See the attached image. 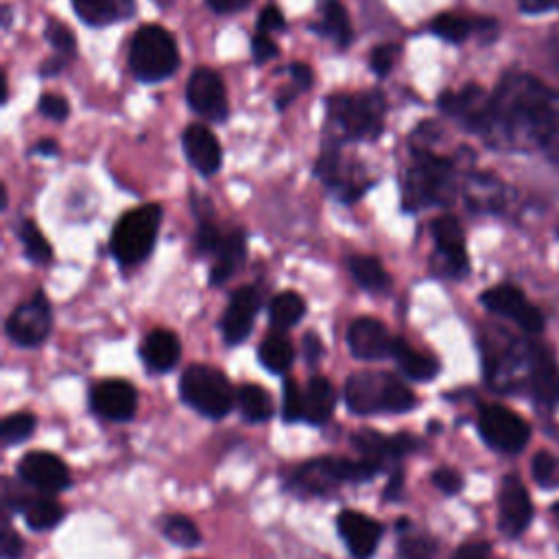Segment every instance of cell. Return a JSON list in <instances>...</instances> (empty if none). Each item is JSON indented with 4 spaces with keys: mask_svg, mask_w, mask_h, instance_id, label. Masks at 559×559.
<instances>
[{
    "mask_svg": "<svg viewBox=\"0 0 559 559\" xmlns=\"http://www.w3.org/2000/svg\"><path fill=\"white\" fill-rule=\"evenodd\" d=\"M487 133L515 148L559 153V92L531 74H507L491 96Z\"/></svg>",
    "mask_w": 559,
    "mask_h": 559,
    "instance_id": "cell-1",
    "label": "cell"
},
{
    "mask_svg": "<svg viewBox=\"0 0 559 559\" xmlns=\"http://www.w3.org/2000/svg\"><path fill=\"white\" fill-rule=\"evenodd\" d=\"M384 461L362 456L352 461L347 456H317L295 467L284 485L297 496H328L345 483H365L378 476Z\"/></svg>",
    "mask_w": 559,
    "mask_h": 559,
    "instance_id": "cell-2",
    "label": "cell"
},
{
    "mask_svg": "<svg viewBox=\"0 0 559 559\" xmlns=\"http://www.w3.org/2000/svg\"><path fill=\"white\" fill-rule=\"evenodd\" d=\"M345 404L356 415L408 413L417 400L393 373L358 371L345 380Z\"/></svg>",
    "mask_w": 559,
    "mask_h": 559,
    "instance_id": "cell-3",
    "label": "cell"
},
{
    "mask_svg": "<svg viewBox=\"0 0 559 559\" xmlns=\"http://www.w3.org/2000/svg\"><path fill=\"white\" fill-rule=\"evenodd\" d=\"M162 223V207L146 203L122 214L111 231L109 251L120 266H135L148 258L155 247Z\"/></svg>",
    "mask_w": 559,
    "mask_h": 559,
    "instance_id": "cell-4",
    "label": "cell"
},
{
    "mask_svg": "<svg viewBox=\"0 0 559 559\" xmlns=\"http://www.w3.org/2000/svg\"><path fill=\"white\" fill-rule=\"evenodd\" d=\"M179 393L190 408L210 419L225 417L236 402V391L227 376L210 365L186 367L179 378Z\"/></svg>",
    "mask_w": 559,
    "mask_h": 559,
    "instance_id": "cell-5",
    "label": "cell"
},
{
    "mask_svg": "<svg viewBox=\"0 0 559 559\" xmlns=\"http://www.w3.org/2000/svg\"><path fill=\"white\" fill-rule=\"evenodd\" d=\"M129 63L140 81H162L179 68L177 41L166 28L157 24L140 26L131 39Z\"/></svg>",
    "mask_w": 559,
    "mask_h": 559,
    "instance_id": "cell-6",
    "label": "cell"
},
{
    "mask_svg": "<svg viewBox=\"0 0 559 559\" xmlns=\"http://www.w3.org/2000/svg\"><path fill=\"white\" fill-rule=\"evenodd\" d=\"M328 111L347 138L369 140L382 131L384 98L380 92L334 94L328 98Z\"/></svg>",
    "mask_w": 559,
    "mask_h": 559,
    "instance_id": "cell-7",
    "label": "cell"
},
{
    "mask_svg": "<svg viewBox=\"0 0 559 559\" xmlns=\"http://www.w3.org/2000/svg\"><path fill=\"white\" fill-rule=\"evenodd\" d=\"M452 186V164L428 151L415 153V166L404 183V207L417 210L448 199Z\"/></svg>",
    "mask_w": 559,
    "mask_h": 559,
    "instance_id": "cell-8",
    "label": "cell"
},
{
    "mask_svg": "<svg viewBox=\"0 0 559 559\" xmlns=\"http://www.w3.org/2000/svg\"><path fill=\"white\" fill-rule=\"evenodd\" d=\"M52 330V310L41 290H35L26 301L17 304L7 317L4 332L20 347L41 345Z\"/></svg>",
    "mask_w": 559,
    "mask_h": 559,
    "instance_id": "cell-9",
    "label": "cell"
},
{
    "mask_svg": "<svg viewBox=\"0 0 559 559\" xmlns=\"http://www.w3.org/2000/svg\"><path fill=\"white\" fill-rule=\"evenodd\" d=\"M478 432L487 445L500 452H520L531 439L528 424L502 404H487L480 408Z\"/></svg>",
    "mask_w": 559,
    "mask_h": 559,
    "instance_id": "cell-10",
    "label": "cell"
},
{
    "mask_svg": "<svg viewBox=\"0 0 559 559\" xmlns=\"http://www.w3.org/2000/svg\"><path fill=\"white\" fill-rule=\"evenodd\" d=\"M480 301L487 310L513 321L526 332L535 334L544 330V314L537 310V306H533L526 299V295L518 286H511V284L491 286L480 295Z\"/></svg>",
    "mask_w": 559,
    "mask_h": 559,
    "instance_id": "cell-11",
    "label": "cell"
},
{
    "mask_svg": "<svg viewBox=\"0 0 559 559\" xmlns=\"http://www.w3.org/2000/svg\"><path fill=\"white\" fill-rule=\"evenodd\" d=\"M186 98L192 111L210 122H223L229 114L225 85L221 76L210 68H197L188 79Z\"/></svg>",
    "mask_w": 559,
    "mask_h": 559,
    "instance_id": "cell-12",
    "label": "cell"
},
{
    "mask_svg": "<svg viewBox=\"0 0 559 559\" xmlns=\"http://www.w3.org/2000/svg\"><path fill=\"white\" fill-rule=\"evenodd\" d=\"M17 476L26 483V487H33L44 493H57L61 489L70 487V472L66 463L50 452H28L17 463Z\"/></svg>",
    "mask_w": 559,
    "mask_h": 559,
    "instance_id": "cell-13",
    "label": "cell"
},
{
    "mask_svg": "<svg viewBox=\"0 0 559 559\" xmlns=\"http://www.w3.org/2000/svg\"><path fill=\"white\" fill-rule=\"evenodd\" d=\"M260 304H262L260 293L251 284L240 286L231 293L221 319V332L227 345H238L251 334Z\"/></svg>",
    "mask_w": 559,
    "mask_h": 559,
    "instance_id": "cell-14",
    "label": "cell"
},
{
    "mask_svg": "<svg viewBox=\"0 0 559 559\" xmlns=\"http://www.w3.org/2000/svg\"><path fill=\"white\" fill-rule=\"evenodd\" d=\"M395 336L376 317H358L347 328V347L358 360H384L391 356Z\"/></svg>",
    "mask_w": 559,
    "mask_h": 559,
    "instance_id": "cell-15",
    "label": "cell"
},
{
    "mask_svg": "<svg viewBox=\"0 0 559 559\" xmlns=\"http://www.w3.org/2000/svg\"><path fill=\"white\" fill-rule=\"evenodd\" d=\"M533 520V504L526 487L513 474L502 478L500 496H498V526L504 535L515 537L524 533V528Z\"/></svg>",
    "mask_w": 559,
    "mask_h": 559,
    "instance_id": "cell-16",
    "label": "cell"
},
{
    "mask_svg": "<svg viewBox=\"0 0 559 559\" xmlns=\"http://www.w3.org/2000/svg\"><path fill=\"white\" fill-rule=\"evenodd\" d=\"M336 528L354 559H371L382 539V526L354 509H343L336 515Z\"/></svg>",
    "mask_w": 559,
    "mask_h": 559,
    "instance_id": "cell-17",
    "label": "cell"
},
{
    "mask_svg": "<svg viewBox=\"0 0 559 559\" xmlns=\"http://www.w3.org/2000/svg\"><path fill=\"white\" fill-rule=\"evenodd\" d=\"M90 406L98 417L127 421L138 408V393L127 380H103L90 391Z\"/></svg>",
    "mask_w": 559,
    "mask_h": 559,
    "instance_id": "cell-18",
    "label": "cell"
},
{
    "mask_svg": "<svg viewBox=\"0 0 559 559\" xmlns=\"http://www.w3.org/2000/svg\"><path fill=\"white\" fill-rule=\"evenodd\" d=\"M439 105L465 127L483 133L489 131L491 96H487L478 85H467L461 92H445L441 94Z\"/></svg>",
    "mask_w": 559,
    "mask_h": 559,
    "instance_id": "cell-19",
    "label": "cell"
},
{
    "mask_svg": "<svg viewBox=\"0 0 559 559\" xmlns=\"http://www.w3.org/2000/svg\"><path fill=\"white\" fill-rule=\"evenodd\" d=\"M432 238L437 245V251L448 269L450 275H465L469 262H467V249H465V236L463 227L454 216H439L432 221Z\"/></svg>",
    "mask_w": 559,
    "mask_h": 559,
    "instance_id": "cell-20",
    "label": "cell"
},
{
    "mask_svg": "<svg viewBox=\"0 0 559 559\" xmlns=\"http://www.w3.org/2000/svg\"><path fill=\"white\" fill-rule=\"evenodd\" d=\"M352 445L362 454L371 459H402L419 448V441L408 432L397 435H382L371 428H360L352 435Z\"/></svg>",
    "mask_w": 559,
    "mask_h": 559,
    "instance_id": "cell-21",
    "label": "cell"
},
{
    "mask_svg": "<svg viewBox=\"0 0 559 559\" xmlns=\"http://www.w3.org/2000/svg\"><path fill=\"white\" fill-rule=\"evenodd\" d=\"M181 144H183V153H186L190 166H194L201 175L210 177L221 168V159H223L221 144L207 127L190 124L183 131Z\"/></svg>",
    "mask_w": 559,
    "mask_h": 559,
    "instance_id": "cell-22",
    "label": "cell"
},
{
    "mask_svg": "<svg viewBox=\"0 0 559 559\" xmlns=\"http://www.w3.org/2000/svg\"><path fill=\"white\" fill-rule=\"evenodd\" d=\"M531 391L544 406H552L559 400V365L544 345L531 349Z\"/></svg>",
    "mask_w": 559,
    "mask_h": 559,
    "instance_id": "cell-23",
    "label": "cell"
},
{
    "mask_svg": "<svg viewBox=\"0 0 559 559\" xmlns=\"http://www.w3.org/2000/svg\"><path fill=\"white\" fill-rule=\"evenodd\" d=\"M314 170L321 177V181L332 190V194L338 197L343 203H352L365 192V181L345 170L336 151H325L319 157Z\"/></svg>",
    "mask_w": 559,
    "mask_h": 559,
    "instance_id": "cell-24",
    "label": "cell"
},
{
    "mask_svg": "<svg viewBox=\"0 0 559 559\" xmlns=\"http://www.w3.org/2000/svg\"><path fill=\"white\" fill-rule=\"evenodd\" d=\"M140 356H142L144 365L151 371L166 373L179 362L181 343H179L177 334H173L170 330L155 328L144 336L142 347H140Z\"/></svg>",
    "mask_w": 559,
    "mask_h": 559,
    "instance_id": "cell-25",
    "label": "cell"
},
{
    "mask_svg": "<svg viewBox=\"0 0 559 559\" xmlns=\"http://www.w3.org/2000/svg\"><path fill=\"white\" fill-rule=\"evenodd\" d=\"M212 255H214V262H212V269H210V284L221 286L238 271V266L247 258V238H245V234L240 229H231V231L223 234V240H221V245L216 247V251Z\"/></svg>",
    "mask_w": 559,
    "mask_h": 559,
    "instance_id": "cell-26",
    "label": "cell"
},
{
    "mask_svg": "<svg viewBox=\"0 0 559 559\" xmlns=\"http://www.w3.org/2000/svg\"><path fill=\"white\" fill-rule=\"evenodd\" d=\"M336 406V393L328 378L312 376L304 389V421L310 426H323Z\"/></svg>",
    "mask_w": 559,
    "mask_h": 559,
    "instance_id": "cell-27",
    "label": "cell"
},
{
    "mask_svg": "<svg viewBox=\"0 0 559 559\" xmlns=\"http://www.w3.org/2000/svg\"><path fill=\"white\" fill-rule=\"evenodd\" d=\"M81 22L90 26H105L127 20L135 11V0H72Z\"/></svg>",
    "mask_w": 559,
    "mask_h": 559,
    "instance_id": "cell-28",
    "label": "cell"
},
{
    "mask_svg": "<svg viewBox=\"0 0 559 559\" xmlns=\"http://www.w3.org/2000/svg\"><path fill=\"white\" fill-rule=\"evenodd\" d=\"M391 356H393L395 365L400 367V371H402L406 378H411V380L428 382V380H432V378L437 376V371H439V362H437L432 356H428V354H424V352L411 347V345H408L404 338H400V336H395V341H393Z\"/></svg>",
    "mask_w": 559,
    "mask_h": 559,
    "instance_id": "cell-29",
    "label": "cell"
},
{
    "mask_svg": "<svg viewBox=\"0 0 559 559\" xmlns=\"http://www.w3.org/2000/svg\"><path fill=\"white\" fill-rule=\"evenodd\" d=\"M349 275L354 282L369 290V293H389L391 290V275L373 255H352L347 260Z\"/></svg>",
    "mask_w": 559,
    "mask_h": 559,
    "instance_id": "cell-30",
    "label": "cell"
},
{
    "mask_svg": "<svg viewBox=\"0 0 559 559\" xmlns=\"http://www.w3.org/2000/svg\"><path fill=\"white\" fill-rule=\"evenodd\" d=\"M258 358L271 373H286L290 369L295 349L290 338L284 334V330H273L264 336L258 349Z\"/></svg>",
    "mask_w": 559,
    "mask_h": 559,
    "instance_id": "cell-31",
    "label": "cell"
},
{
    "mask_svg": "<svg viewBox=\"0 0 559 559\" xmlns=\"http://www.w3.org/2000/svg\"><path fill=\"white\" fill-rule=\"evenodd\" d=\"M236 404L240 408V415L251 424H262L271 419L275 404L266 389L258 384H242L236 391Z\"/></svg>",
    "mask_w": 559,
    "mask_h": 559,
    "instance_id": "cell-32",
    "label": "cell"
},
{
    "mask_svg": "<svg viewBox=\"0 0 559 559\" xmlns=\"http://www.w3.org/2000/svg\"><path fill=\"white\" fill-rule=\"evenodd\" d=\"M493 28L491 20H469L459 13H441L430 22V31L445 41H463L474 31Z\"/></svg>",
    "mask_w": 559,
    "mask_h": 559,
    "instance_id": "cell-33",
    "label": "cell"
},
{
    "mask_svg": "<svg viewBox=\"0 0 559 559\" xmlns=\"http://www.w3.org/2000/svg\"><path fill=\"white\" fill-rule=\"evenodd\" d=\"M306 314V301L301 295L293 290H284L275 295L269 304V321L273 330H288L299 323Z\"/></svg>",
    "mask_w": 559,
    "mask_h": 559,
    "instance_id": "cell-34",
    "label": "cell"
},
{
    "mask_svg": "<svg viewBox=\"0 0 559 559\" xmlns=\"http://www.w3.org/2000/svg\"><path fill=\"white\" fill-rule=\"evenodd\" d=\"M317 31L332 37L338 46H347L352 41V24L338 0H325L323 17Z\"/></svg>",
    "mask_w": 559,
    "mask_h": 559,
    "instance_id": "cell-35",
    "label": "cell"
},
{
    "mask_svg": "<svg viewBox=\"0 0 559 559\" xmlns=\"http://www.w3.org/2000/svg\"><path fill=\"white\" fill-rule=\"evenodd\" d=\"M162 533L164 537L175 544V546H181V548H194L199 546L201 542V533L197 528V524L183 515V513H168L162 522Z\"/></svg>",
    "mask_w": 559,
    "mask_h": 559,
    "instance_id": "cell-36",
    "label": "cell"
},
{
    "mask_svg": "<svg viewBox=\"0 0 559 559\" xmlns=\"http://www.w3.org/2000/svg\"><path fill=\"white\" fill-rule=\"evenodd\" d=\"M17 236H20L24 253L31 262L48 264L52 260V249H50L48 240L44 238L41 229L33 221H22V225L17 229Z\"/></svg>",
    "mask_w": 559,
    "mask_h": 559,
    "instance_id": "cell-37",
    "label": "cell"
},
{
    "mask_svg": "<svg viewBox=\"0 0 559 559\" xmlns=\"http://www.w3.org/2000/svg\"><path fill=\"white\" fill-rule=\"evenodd\" d=\"M37 426V419L33 413H13L7 415L0 424V441L2 445H15L26 441Z\"/></svg>",
    "mask_w": 559,
    "mask_h": 559,
    "instance_id": "cell-38",
    "label": "cell"
},
{
    "mask_svg": "<svg viewBox=\"0 0 559 559\" xmlns=\"http://www.w3.org/2000/svg\"><path fill=\"white\" fill-rule=\"evenodd\" d=\"M400 559H435L437 542L428 535H411L404 533L397 544Z\"/></svg>",
    "mask_w": 559,
    "mask_h": 559,
    "instance_id": "cell-39",
    "label": "cell"
},
{
    "mask_svg": "<svg viewBox=\"0 0 559 559\" xmlns=\"http://www.w3.org/2000/svg\"><path fill=\"white\" fill-rule=\"evenodd\" d=\"M44 35L48 39V44L57 50L59 57L68 59L74 55L76 50V39H74V33L59 20H48L46 22V28H44Z\"/></svg>",
    "mask_w": 559,
    "mask_h": 559,
    "instance_id": "cell-40",
    "label": "cell"
},
{
    "mask_svg": "<svg viewBox=\"0 0 559 559\" xmlns=\"http://www.w3.org/2000/svg\"><path fill=\"white\" fill-rule=\"evenodd\" d=\"M282 417L284 421L304 419V391L290 378L284 380V389H282Z\"/></svg>",
    "mask_w": 559,
    "mask_h": 559,
    "instance_id": "cell-41",
    "label": "cell"
},
{
    "mask_svg": "<svg viewBox=\"0 0 559 559\" xmlns=\"http://www.w3.org/2000/svg\"><path fill=\"white\" fill-rule=\"evenodd\" d=\"M531 474L544 487L557 485V480H559V459L550 452H537L533 456V463H531Z\"/></svg>",
    "mask_w": 559,
    "mask_h": 559,
    "instance_id": "cell-42",
    "label": "cell"
},
{
    "mask_svg": "<svg viewBox=\"0 0 559 559\" xmlns=\"http://www.w3.org/2000/svg\"><path fill=\"white\" fill-rule=\"evenodd\" d=\"M223 234L221 229L214 225V221L210 216H199V225L194 231V247L199 253H214L216 247L221 245Z\"/></svg>",
    "mask_w": 559,
    "mask_h": 559,
    "instance_id": "cell-43",
    "label": "cell"
},
{
    "mask_svg": "<svg viewBox=\"0 0 559 559\" xmlns=\"http://www.w3.org/2000/svg\"><path fill=\"white\" fill-rule=\"evenodd\" d=\"M397 52H400V46L397 44H382V46H376L371 57H369V66L371 70L378 74V76H384L391 72L395 59H397Z\"/></svg>",
    "mask_w": 559,
    "mask_h": 559,
    "instance_id": "cell-44",
    "label": "cell"
},
{
    "mask_svg": "<svg viewBox=\"0 0 559 559\" xmlns=\"http://www.w3.org/2000/svg\"><path fill=\"white\" fill-rule=\"evenodd\" d=\"M432 485H435L439 491L452 496V493L461 491L463 478H461V474H459L456 469H452V467H439V469L432 474Z\"/></svg>",
    "mask_w": 559,
    "mask_h": 559,
    "instance_id": "cell-45",
    "label": "cell"
},
{
    "mask_svg": "<svg viewBox=\"0 0 559 559\" xmlns=\"http://www.w3.org/2000/svg\"><path fill=\"white\" fill-rule=\"evenodd\" d=\"M68 109V100L59 94H44L39 98V111L50 120H66Z\"/></svg>",
    "mask_w": 559,
    "mask_h": 559,
    "instance_id": "cell-46",
    "label": "cell"
},
{
    "mask_svg": "<svg viewBox=\"0 0 559 559\" xmlns=\"http://www.w3.org/2000/svg\"><path fill=\"white\" fill-rule=\"evenodd\" d=\"M22 552H24V539L13 528H9V522H4L2 542H0L2 559H22Z\"/></svg>",
    "mask_w": 559,
    "mask_h": 559,
    "instance_id": "cell-47",
    "label": "cell"
},
{
    "mask_svg": "<svg viewBox=\"0 0 559 559\" xmlns=\"http://www.w3.org/2000/svg\"><path fill=\"white\" fill-rule=\"evenodd\" d=\"M251 50H253V59H255L258 63H264V61H269V59H273V57L277 55L275 41L269 37V33H262V31H258V33L253 35Z\"/></svg>",
    "mask_w": 559,
    "mask_h": 559,
    "instance_id": "cell-48",
    "label": "cell"
},
{
    "mask_svg": "<svg viewBox=\"0 0 559 559\" xmlns=\"http://www.w3.org/2000/svg\"><path fill=\"white\" fill-rule=\"evenodd\" d=\"M454 559H496V555L485 542H467L456 550Z\"/></svg>",
    "mask_w": 559,
    "mask_h": 559,
    "instance_id": "cell-49",
    "label": "cell"
},
{
    "mask_svg": "<svg viewBox=\"0 0 559 559\" xmlns=\"http://www.w3.org/2000/svg\"><path fill=\"white\" fill-rule=\"evenodd\" d=\"M280 28H284V15L277 7L269 4L266 9H262V13L258 17V31L271 33V31H280Z\"/></svg>",
    "mask_w": 559,
    "mask_h": 559,
    "instance_id": "cell-50",
    "label": "cell"
},
{
    "mask_svg": "<svg viewBox=\"0 0 559 559\" xmlns=\"http://www.w3.org/2000/svg\"><path fill=\"white\" fill-rule=\"evenodd\" d=\"M288 74L293 76V87H299V90H308L310 83H312V72L306 63H290L288 66Z\"/></svg>",
    "mask_w": 559,
    "mask_h": 559,
    "instance_id": "cell-51",
    "label": "cell"
},
{
    "mask_svg": "<svg viewBox=\"0 0 559 559\" xmlns=\"http://www.w3.org/2000/svg\"><path fill=\"white\" fill-rule=\"evenodd\" d=\"M402 487H404V469L397 467V469L391 472L389 483H386V487L382 489V498H384V500H397L400 493H402Z\"/></svg>",
    "mask_w": 559,
    "mask_h": 559,
    "instance_id": "cell-52",
    "label": "cell"
},
{
    "mask_svg": "<svg viewBox=\"0 0 559 559\" xmlns=\"http://www.w3.org/2000/svg\"><path fill=\"white\" fill-rule=\"evenodd\" d=\"M321 354H323V345H321L319 336L312 334V332H308V334L304 336V358H306V362H308V365L319 362Z\"/></svg>",
    "mask_w": 559,
    "mask_h": 559,
    "instance_id": "cell-53",
    "label": "cell"
},
{
    "mask_svg": "<svg viewBox=\"0 0 559 559\" xmlns=\"http://www.w3.org/2000/svg\"><path fill=\"white\" fill-rule=\"evenodd\" d=\"M251 0H207V7L216 13H236L245 7H249Z\"/></svg>",
    "mask_w": 559,
    "mask_h": 559,
    "instance_id": "cell-54",
    "label": "cell"
},
{
    "mask_svg": "<svg viewBox=\"0 0 559 559\" xmlns=\"http://www.w3.org/2000/svg\"><path fill=\"white\" fill-rule=\"evenodd\" d=\"M518 4L526 13H544L559 9V0H518Z\"/></svg>",
    "mask_w": 559,
    "mask_h": 559,
    "instance_id": "cell-55",
    "label": "cell"
},
{
    "mask_svg": "<svg viewBox=\"0 0 559 559\" xmlns=\"http://www.w3.org/2000/svg\"><path fill=\"white\" fill-rule=\"evenodd\" d=\"M66 61L68 59H63V57H57V59H48V61H44L41 66H39V74L41 76H50V74H59L61 72V68L66 66Z\"/></svg>",
    "mask_w": 559,
    "mask_h": 559,
    "instance_id": "cell-56",
    "label": "cell"
},
{
    "mask_svg": "<svg viewBox=\"0 0 559 559\" xmlns=\"http://www.w3.org/2000/svg\"><path fill=\"white\" fill-rule=\"evenodd\" d=\"M35 153L55 155V153H57V142H55V140H41V142L35 146Z\"/></svg>",
    "mask_w": 559,
    "mask_h": 559,
    "instance_id": "cell-57",
    "label": "cell"
},
{
    "mask_svg": "<svg viewBox=\"0 0 559 559\" xmlns=\"http://www.w3.org/2000/svg\"><path fill=\"white\" fill-rule=\"evenodd\" d=\"M550 55H552L555 63L559 66V24H557L555 31L550 33Z\"/></svg>",
    "mask_w": 559,
    "mask_h": 559,
    "instance_id": "cell-58",
    "label": "cell"
}]
</instances>
